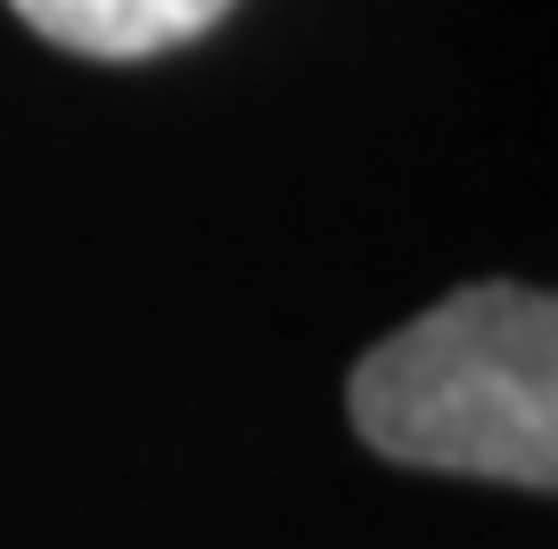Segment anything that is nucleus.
I'll list each match as a JSON object with an SVG mask.
<instances>
[{"instance_id":"nucleus-1","label":"nucleus","mask_w":558,"mask_h":549,"mask_svg":"<svg viewBox=\"0 0 558 549\" xmlns=\"http://www.w3.org/2000/svg\"><path fill=\"white\" fill-rule=\"evenodd\" d=\"M353 435L395 467L558 484V304L542 288L444 295L386 344H369L345 386Z\"/></svg>"},{"instance_id":"nucleus-2","label":"nucleus","mask_w":558,"mask_h":549,"mask_svg":"<svg viewBox=\"0 0 558 549\" xmlns=\"http://www.w3.org/2000/svg\"><path fill=\"white\" fill-rule=\"evenodd\" d=\"M9 9L74 58H157L197 41L230 0H9Z\"/></svg>"}]
</instances>
